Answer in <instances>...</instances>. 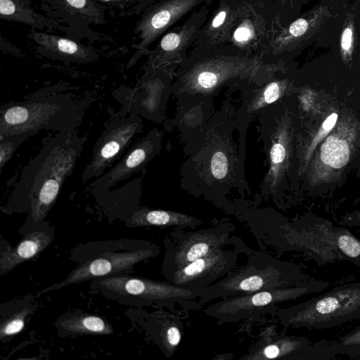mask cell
Listing matches in <instances>:
<instances>
[{"mask_svg": "<svg viewBox=\"0 0 360 360\" xmlns=\"http://www.w3.org/2000/svg\"><path fill=\"white\" fill-rule=\"evenodd\" d=\"M50 243V236L42 231H34L8 253L1 257L0 270L4 274L20 264L33 258Z\"/></svg>", "mask_w": 360, "mask_h": 360, "instance_id": "cb8c5ba5", "label": "cell"}, {"mask_svg": "<svg viewBox=\"0 0 360 360\" xmlns=\"http://www.w3.org/2000/svg\"><path fill=\"white\" fill-rule=\"evenodd\" d=\"M176 104V112L168 127L177 130L184 143L203 130L214 111L213 102L184 101Z\"/></svg>", "mask_w": 360, "mask_h": 360, "instance_id": "ffe728a7", "label": "cell"}, {"mask_svg": "<svg viewBox=\"0 0 360 360\" xmlns=\"http://www.w3.org/2000/svg\"><path fill=\"white\" fill-rule=\"evenodd\" d=\"M82 117L79 105L65 94H56L3 105L0 137L41 130L68 132L77 130Z\"/></svg>", "mask_w": 360, "mask_h": 360, "instance_id": "8992f818", "label": "cell"}, {"mask_svg": "<svg viewBox=\"0 0 360 360\" xmlns=\"http://www.w3.org/2000/svg\"><path fill=\"white\" fill-rule=\"evenodd\" d=\"M114 6H125L132 3L134 0H97Z\"/></svg>", "mask_w": 360, "mask_h": 360, "instance_id": "f35d334b", "label": "cell"}, {"mask_svg": "<svg viewBox=\"0 0 360 360\" xmlns=\"http://www.w3.org/2000/svg\"><path fill=\"white\" fill-rule=\"evenodd\" d=\"M183 321L177 315L166 314L159 332L160 344L167 356L176 350L182 335Z\"/></svg>", "mask_w": 360, "mask_h": 360, "instance_id": "83f0119b", "label": "cell"}, {"mask_svg": "<svg viewBox=\"0 0 360 360\" xmlns=\"http://www.w3.org/2000/svg\"><path fill=\"white\" fill-rule=\"evenodd\" d=\"M236 12L229 6H221L207 25L205 34L210 41L222 40L236 19Z\"/></svg>", "mask_w": 360, "mask_h": 360, "instance_id": "f546056e", "label": "cell"}, {"mask_svg": "<svg viewBox=\"0 0 360 360\" xmlns=\"http://www.w3.org/2000/svg\"><path fill=\"white\" fill-rule=\"evenodd\" d=\"M360 146V122L354 115L341 112L332 131L316 149L304 175L311 186L338 181Z\"/></svg>", "mask_w": 360, "mask_h": 360, "instance_id": "9c48e42d", "label": "cell"}, {"mask_svg": "<svg viewBox=\"0 0 360 360\" xmlns=\"http://www.w3.org/2000/svg\"><path fill=\"white\" fill-rule=\"evenodd\" d=\"M142 129V119L136 114L111 122L96 142L91 160L83 171L82 182L101 176Z\"/></svg>", "mask_w": 360, "mask_h": 360, "instance_id": "5bb4252c", "label": "cell"}, {"mask_svg": "<svg viewBox=\"0 0 360 360\" xmlns=\"http://www.w3.org/2000/svg\"><path fill=\"white\" fill-rule=\"evenodd\" d=\"M29 37L44 49L73 62L86 63L96 56L89 48L72 39L35 30Z\"/></svg>", "mask_w": 360, "mask_h": 360, "instance_id": "603a6c76", "label": "cell"}, {"mask_svg": "<svg viewBox=\"0 0 360 360\" xmlns=\"http://www.w3.org/2000/svg\"><path fill=\"white\" fill-rule=\"evenodd\" d=\"M196 30L195 25L187 23L181 29L165 34L160 41L156 54L153 56V65L160 68L172 63V61L177 58Z\"/></svg>", "mask_w": 360, "mask_h": 360, "instance_id": "d4e9b609", "label": "cell"}, {"mask_svg": "<svg viewBox=\"0 0 360 360\" xmlns=\"http://www.w3.org/2000/svg\"><path fill=\"white\" fill-rule=\"evenodd\" d=\"M341 226L349 227H357L360 229V209L344 215L340 223Z\"/></svg>", "mask_w": 360, "mask_h": 360, "instance_id": "8d00e7d4", "label": "cell"}, {"mask_svg": "<svg viewBox=\"0 0 360 360\" xmlns=\"http://www.w3.org/2000/svg\"><path fill=\"white\" fill-rule=\"evenodd\" d=\"M162 133L158 129L149 131L136 142L110 170L89 186L95 190L108 191L117 183L142 170L162 149Z\"/></svg>", "mask_w": 360, "mask_h": 360, "instance_id": "e0dca14e", "label": "cell"}, {"mask_svg": "<svg viewBox=\"0 0 360 360\" xmlns=\"http://www.w3.org/2000/svg\"><path fill=\"white\" fill-rule=\"evenodd\" d=\"M98 281L109 291L150 300L170 309H175L179 305L186 311L201 308L198 300L205 290V287L186 288L167 281L136 277L112 276Z\"/></svg>", "mask_w": 360, "mask_h": 360, "instance_id": "4fadbf2b", "label": "cell"}, {"mask_svg": "<svg viewBox=\"0 0 360 360\" xmlns=\"http://www.w3.org/2000/svg\"><path fill=\"white\" fill-rule=\"evenodd\" d=\"M309 27L308 22L304 18H299L294 21L288 27V34L292 37L303 35Z\"/></svg>", "mask_w": 360, "mask_h": 360, "instance_id": "d590c367", "label": "cell"}, {"mask_svg": "<svg viewBox=\"0 0 360 360\" xmlns=\"http://www.w3.org/2000/svg\"><path fill=\"white\" fill-rule=\"evenodd\" d=\"M1 19L25 23L34 27L56 28L57 22L36 13L24 0H0Z\"/></svg>", "mask_w": 360, "mask_h": 360, "instance_id": "484cf974", "label": "cell"}, {"mask_svg": "<svg viewBox=\"0 0 360 360\" xmlns=\"http://www.w3.org/2000/svg\"><path fill=\"white\" fill-rule=\"evenodd\" d=\"M31 314L30 308H24L2 321L0 328L1 339L20 333L24 328L26 317Z\"/></svg>", "mask_w": 360, "mask_h": 360, "instance_id": "836d02e7", "label": "cell"}, {"mask_svg": "<svg viewBox=\"0 0 360 360\" xmlns=\"http://www.w3.org/2000/svg\"><path fill=\"white\" fill-rule=\"evenodd\" d=\"M339 111H333L309 132H298L296 141L297 177L304 175L312 156L323 139L335 127Z\"/></svg>", "mask_w": 360, "mask_h": 360, "instance_id": "44dd1931", "label": "cell"}, {"mask_svg": "<svg viewBox=\"0 0 360 360\" xmlns=\"http://www.w3.org/2000/svg\"><path fill=\"white\" fill-rule=\"evenodd\" d=\"M235 131L236 109L226 100L214 110L201 133L184 143L187 158L180 167L182 190L231 214L235 205L228 197L231 192L236 189L240 198L250 193Z\"/></svg>", "mask_w": 360, "mask_h": 360, "instance_id": "6da1fadb", "label": "cell"}, {"mask_svg": "<svg viewBox=\"0 0 360 360\" xmlns=\"http://www.w3.org/2000/svg\"><path fill=\"white\" fill-rule=\"evenodd\" d=\"M283 98L265 108L259 115V133L266 156L267 169L259 186V195L281 204L285 192L297 177L295 112Z\"/></svg>", "mask_w": 360, "mask_h": 360, "instance_id": "3957f363", "label": "cell"}, {"mask_svg": "<svg viewBox=\"0 0 360 360\" xmlns=\"http://www.w3.org/2000/svg\"><path fill=\"white\" fill-rule=\"evenodd\" d=\"M205 223L202 219L185 213L141 207L129 219L130 226H160L194 229Z\"/></svg>", "mask_w": 360, "mask_h": 360, "instance_id": "7402d4cb", "label": "cell"}, {"mask_svg": "<svg viewBox=\"0 0 360 360\" xmlns=\"http://www.w3.org/2000/svg\"><path fill=\"white\" fill-rule=\"evenodd\" d=\"M274 316L285 328L324 329L360 319V281L335 286L326 292L287 308Z\"/></svg>", "mask_w": 360, "mask_h": 360, "instance_id": "52a82bcc", "label": "cell"}, {"mask_svg": "<svg viewBox=\"0 0 360 360\" xmlns=\"http://www.w3.org/2000/svg\"><path fill=\"white\" fill-rule=\"evenodd\" d=\"M159 252L158 247L151 245L133 252L114 253L106 257L96 258L78 266L63 281L50 286L41 292L127 270L138 262L154 257Z\"/></svg>", "mask_w": 360, "mask_h": 360, "instance_id": "ac0fdd59", "label": "cell"}, {"mask_svg": "<svg viewBox=\"0 0 360 360\" xmlns=\"http://www.w3.org/2000/svg\"><path fill=\"white\" fill-rule=\"evenodd\" d=\"M334 352L350 358L360 359V326L343 336L329 341Z\"/></svg>", "mask_w": 360, "mask_h": 360, "instance_id": "4dcf8cb0", "label": "cell"}, {"mask_svg": "<svg viewBox=\"0 0 360 360\" xmlns=\"http://www.w3.org/2000/svg\"><path fill=\"white\" fill-rule=\"evenodd\" d=\"M266 68L257 58L219 56L187 64L172 84L176 102H213L224 87L241 89Z\"/></svg>", "mask_w": 360, "mask_h": 360, "instance_id": "277c9868", "label": "cell"}, {"mask_svg": "<svg viewBox=\"0 0 360 360\" xmlns=\"http://www.w3.org/2000/svg\"><path fill=\"white\" fill-rule=\"evenodd\" d=\"M295 94H297L300 110L307 115L312 113L316 109V104H318L317 94L309 89L300 88Z\"/></svg>", "mask_w": 360, "mask_h": 360, "instance_id": "e575fe53", "label": "cell"}, {"mask_svg": "<svg viewBox=\"0 0 360 360\" xmlns=\"http://www.w3.org/2000/svg\"><path fill=\"white\" fill-rule=\"evenodd\" d=\"M312 279L292 262L281 260L263 252L252 251L245 264L214 284L205 287L198 303L202 308L216 299L293 287Z\"/></svg>", "mask_w": 360, "mask_h": 360, "instance_id": "5b68a950", "label": "cell"}, {"mask_svg": "<svg viewBox=\"0 0 360 360\" xmlns=\"http://www.w3.org/2000/svg\"><path fill=\"white\" fill-rule=\"evenodd\" d=\"M198 0H168L148 12L137 24L135 33L140 41L134 46L142 53L163 32L188 11Z\"/></svg>", "mask_w": 360, "mask_h": 360, "instance_id": "d6986e66", "label": "cell"}, {"mask_svg": "<svg viewBox=\"0 0 360 360\" xmlns=\"http://www.w3.org/2000/svg\"><path fill=\"white\" fill-rule=\"evenodd\" d=\"M69 13L94 23H104L105 8L93 0H53Z\"/></svg>", "mask_w": 360, "mask_h": 360, "instance_id": "f1b7e54d", "label": "cell"}, {"mask_svg": "<svg viewBox=\"0 0 360 360\" xmlns=\"http://www.w3.org/2000/svg\"><path fill=\"white\" fill-rule=\"evenodd\" d=\"M31 136L27 133L8 135L0 137V169L2 170L4 165L11 158L18 147L26 139Z\"/></svg>", "mask_w": 360, "mask_h": 360, "instance_id": "1f68e13d", "label": "cell"}, {"mask_svg": "<svg viewBox=\"0 0 360 360\" xmlns=\"http://www.w3.org/2000/svg\"><path fill=\"white\" fill-rule=\"evenodd\" d=\"M328 286L327 281L314 278L293 287L231 297L210 304L203 311L221 323L238 322L267 314L274 315L279 309V304L321 292Z\"/></svg>", "mask_w": 360, "mask_h": 360, "instance_id": "30bf717a", "label": "cell"}, {"mask_svg": "<svg viewBox=\"0 0 360 360\" xmlns=\"http://www.w3.org/2000/svg\"><path fill=\"white\" fill-rule=\"evenodd\" d=\"M256 25L249 18L243 20L235 28L232 34L233 43L239 47L250 45L257 38Z\"/></svg>", "mask_w": 360, "mask_h": 360, "instance_id": "d6a6232c", "label": "cell"}, {"mask_svg": "<svg viewBox=\"0 0 360 360\" xmlns=\"http://www.w3.org/2000/svg\"><path fill=\"white\" fill-rule=\"evenodd\" d=\"M62 325L68 331L79 334L108 335L113 333L110 324L102 318L92 314L70 316Z\"/></svg>", "mask_w": 360, "mask_h": 360, "instance_id": "4316f807", "label": "cell"}, {"mask_svg": "<svg viewBox=\"0 0 360 360\" xmlns=\"http://www.w3.org/2000/svg\"><path fill=\"white\" fill-rule=\"evenodd\" d=\"M352 31L350 27H347L342 35L341 46L345 51H348L352 45Z\"/></svg>", "mask_w": 360, "mask_h": 360, "instance_id": "74e56055", "label": "cell"}, {"mask_svg": "<svg viewBox=\"0 0 360 360\" xmlns=\"http://www.w3.org/2000/svg\"><path fill=\"white\" fill-rule=\"evenodd\" d=\"M85 141L77 130L58 132L46 141L23 169L15 194L27 195L35 222L41 221L55 202L65 180L73 172Z\"/></svg>", "mask_w": 360, "mask_h": 360, "instance_id": "7a4b0ae2", "label": "cell"}, {"mask_svg": "<svg viewBox=\"0 0 360 360\" xmlns=\"http://www.w3.org/2000/svg\"><path fill=\"white\" fill-rule=\"evenodd\" d=\"M277 70L268 66L257 77L242 87V101L236 110V130L241 162L245 165L246 137L250 124L267 106L294 95L298 87L289 77L277 76Z\"/></svg>", "mask_w": 360, "mask_h": 360, "instance_id": "8fae6325", "label": "cell"}, {"mask_svg": "<svg viewBox=\"0 0 360 360\" xmlns=\"http://www.w3.org/2000/svg\"><path fill=\"white\" fill-rule=\"evenodd\" d=\"M299 252L319 265L348 261L360 274V240L349 230L328 219L307 214L291 222Z\"/></svg>", "mask_w": 360, "mask_h": 360, "instance_id": "ba28073f", "label": "cell"}, {"mask_svg": "<svg viewBox=\"0 0 360 360\" xmlns=\"http://www.w3.org/2000/svg\"><path fill=\"white\" fill-rule=\"evenodd\" d=\"M336 355L330 342L311 343L307 337L281 335L251 349L241 359L329 360Z\"/></svg>", "mask_w": 360, "mask_h": 360, "instance_id": "2e32d148", "label": "cell"}, {"mask_svg": "<svg viewBox=\"0 0 360 360\" xmlns=\"http://www.w3.org/2000/svg\"><path fill=\"white\" fill-rule=\"evenodd\" d=\"M245 248L235 243L222 248L169 273L167 282L186 288H203L219 281L235 269L238 256Z\"/></svg>", "mask_w": 360, "mask_h": 360, "instance_id": "9a60e30c", "label": "cell"}, {"mask_svg": "<svg viewBox=\"0 0 360 360\" xmlns=\"http://www.w3.org/2000/svg\"><path fill=\"white\" fill-rule=\"evenodd\" d=\"M234 225L220 222L209 228L195 231L175 228L165 240V275L209 255L215 250L232 245Z\"/></svg>", "mask_w": 360, "mask_h": 360, "instance_id": "7c38bea8", "label": "cell"}]
</instances>
